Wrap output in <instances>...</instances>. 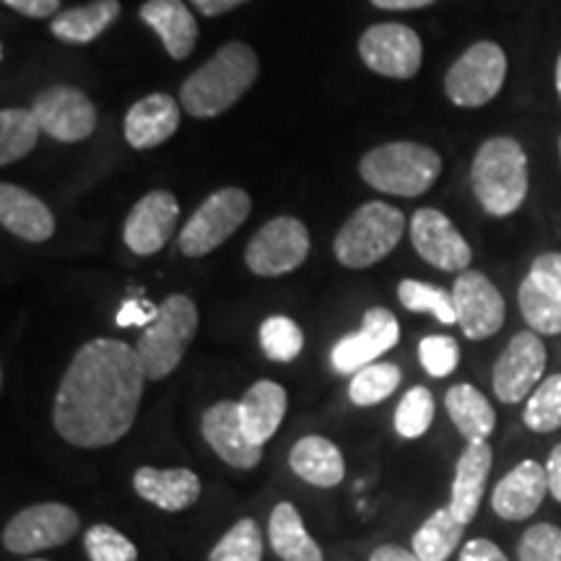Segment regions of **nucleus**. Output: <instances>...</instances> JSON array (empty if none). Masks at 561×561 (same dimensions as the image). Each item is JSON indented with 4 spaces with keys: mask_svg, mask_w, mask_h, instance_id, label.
Segmentation results:
<instances>
[{
    "mask_svg": "<svg viewBox=\"0 0 561 561\" xmlns=\"http://www.w3.org/2000/svg\"><path fill=\"white\" fill-rule=\"evenodd\" d=\"M159 310L146 305V301H125L121 314H117V325L130 328V325H146L149 328L153 320H157Z\"/></svg>",
    "mask_w": 561,
    "mask_h": 561,
    "instance_id": "obj_45",
    "label": "nucleus"
},
{
    "mask_svg": "<svg viewBox=\"0 0 561 561\" xmlns=\"http://www.w3.org/2000/svg\"><path fill=\"white\" fill-rule=\"evenodd\" d=\"M528 278L541 284L546 291L561 299V252H543L530 263Z\"/></svg>",
    "mask_w": 561,
    "mask_h": 561,
    "instance_id": "obj_42",
    "label": "nucleus"
},
{
    "mask_svg": "<svg viewBox=\"0 0 561 561\" xmlns=\"http://www.w3.org/2000/svg\"><path fill=\"white\" fill-rule=\"evenodd\" d=\"M453 301L466 339L483 341L502 331L504 314H507L504 297L481 271L468 268L455 278Z\"/></svg>",
    "mask_w": 561,
    "mask_h": 561,
    "instance_id": "obj_12",
    "label": "nucleus"
},
{
    "mask_svg": "<svg viewBox=\"0 0 561 561\" xmlns=\"http://www.w3.org/2000/svg\"><path fill=\"white\" fill-rule=\"evenodd\" d=\"M462 530L466 523H460L450 507H442L413 533V553L421 561H447L460 546Z\"/></svg>",
    "mask_w": 561,
    "mask_h": 561,
    "instance_id": "obj_30",
    "label": "nucleus"
},
{
    "mask_svg": "<svg viewBox=\"0 0 561 561\" xmlns=\"http://www.w3.org/2000/svg\"><path fill=\"white\" fill-rule=\"evenodd\" d=\"M133 489L140 500L164 512L193 507L201 496V479L191 468H151L144 466L133 473Z\"/></svg>",
    "mask_w": 561,
    "mask_h": 561,
    "instance_id": "obj_20",
    "label": "nucleus"
},
{
    "mask_svg": "<svg viewBox=\"0 0 561 561\" xmlns=\"http://www.w3.org/2000/svg\"><path fill=\"white\" fill-rule=\"evenodd\" d=\"M289 466L301 481L320 489L339 486L343 476H346V462H343L341 450L331 439L320 437V434L301 437L297 445L291 447Z\"/></svg>",
    "mask_w": 561,
    "mask_h": 561,
    "instance_id": "obj_25",
    "label": "nucleus"
},
{
    "mask_svg": "<svg viewBox=\"0 0 561 561\" xmlns=\"http://www.w3.org/2000/svg\"><path fill=\"white\" fill-rule=\"evenodd\" d=\"M146 371L136 348L96 339L76 351L53 405V424L68 445L96 450L121 442L136 424Z\"/></svg>",
    "mask_w": 561,
    "mask_h": 561,
    "instance_id": "obj_1",
    "label": "nucleus"
},
{
    "mask_svg": "<svg viewBox=\"0 0 561 561\" xmlns=\"http://www.w3.org/2000/svg\"><path fill=\"white\" fill-rule=\"evenodd\" d=\"M140 19L159 34L161 45L174 60H185L198 42V21L182 0H146Z\"/></svg>",
    "mask_w": 561,
    "mask_h": 561,
    "instance_id": "obj_24",
    "label": "nucleus"
},
{
    "mask_svg": "<svg viewBox=\"0 0 561 561\" xmlns=\"http://www.w3.org/2000/svg\"><path fill=\"white\" fill-rule=\"evenodd\" d=\"M439 172V153L413 140L377 146L359 161V174L369 187L388 195H401V198H419L432 191Z\"/></svg>",
    "mask_w": 561,
    "mask_h": 561,
    "instance_id": "obj_4",
    "label": "nucleus"
},
{
    "mask_svg": "<svg viewBox=\"0 0 561 561\" xmlns=\"http://www.w3.org/2000/svg\"><path fill=\"white\" fill-rule=\"evenodd\" d=\"M546 494H549L546 466L536 460H523L491 491V507L502 520L517 523L536 515Z\"/></svg>",
    "mask_w": 561,
    "mask_h": 561,
    "instance_id": "obj_19",
    "label": "nucleus"
},
{
    "mask_svg": "<svg viewBox=\"0 0 561 561\" xmlns=\"http://www.w3.org/2000/svg\"><path fill=\"white\" fill-rule=\"evenodd\" d=\"M559 153H561V140H559Z\"/></svg>",
    "mask_w": 561,
    "mask_h": 561,
    "instance_id": "obj_51",
    "label": "nucleus"
},
{
    "mask_svg": "<svg viewBox=\"0 0 561 561\" xmlns=\"http://www.w3.org/2000/svg\"><path fill=\"white\" fill-rule=\"evenodd\" d=\"M523 421L530 432L549 434L561 430V375H551L533 390L523 411Z\"/></svg>",
    "mask_w": 561,
    "mask_h": 561,
    "instance_id": "obj_35",
    "label": "nucleus"
},
{
    "mask_svg": "<svg viewBox=\"0 0 561 561\" xmlns=\"http://www.w3.org/2000/svg\"><path fill=\"white\" fill-rule=\"evenodd\" d=\"M198 333V307L185 294H172L161 301L157 320L140 333L136 354L144 364L146 380H164L180 367L182 356Z\"/></svg>",
    "mask_w": 561,
    "mask_h": 561,
    "instance_id": "obj_5",
    "label": "nucleus"
},
{
    "mask_svg": "<svg viewBox=\"0 0 561 561\" xmlns=\"http://www.w3.org/2000/svg\"><path fill=\"white\" fill-rule=\"evenodd\" d=\"M546 476H549V491L557 502H561V442L553 447L546 462Z\"/></svg>",
    "mask_w": 561,
    "mask_h": 561,
    "instance_id": "obj_46",
    "label": "nucleus"
},
{
    "mask_svg": "<svg viewBox=\"0 0 561 561\" xmlns=\"http://www.w3.org/2000/svg\"><path fill=\"white\" fill-rule=\"evenodd\" d=\"M398 385H401V369L390 362H375L351 377L348 398L351 403L367 409V405H377L382 403L385 398H390Z\"/></svg>",
    "mask_w": 561,
    "mask_h": 561,
    "instance_id": "obj_34",
    "label": "nucleus"
},
{
    "mask_svg": "<svg viewBox=\"0 0 561 561\" xmlns=\"http://www.w3.org/2000/svg\"><path fill=\"white\" fill-rule=\"evenodd\" d=\"M520 561H561V528L553 523H536L517 543Z\"/></svg>",
    "mask_w": 561,
    "mask_h": 561,
    "instance_id": "obj_40",
    "label": "nucleus"
},
{
    "mask_svg": "<svg viewBox=\"0 0 561 561\" xmlns=\"http://www.w3.org/2000/svg\"><path fill=\"white\" fill-rule=\"evenodd\" d=\"M208 561H263V536L252 517H242L224 533L208 553Z\"/></svg>",
    "mask_w": 561,
    "mask_h": 561,
    "instance_id": "obj_36",
    "label": "nucleus"
},
{
    "mask_svg": "<svg viewBox=\"0 0 561 561\" xmlns=\"http://www.w3.org/2000/svg\"><path fill=\"white\" fill-rule=\"evenodd\" d=\"M180 206L170 191L144 195L125 219L123 240L136 255H157L178 227Z\"/></svg>",
    "mask_w": 561,
    "mask_h": 561,
    "instance_id": "obj_17",
    "label": "nucleus"
},
{
    "mask_svg": "<svg viewBox=\"0 0 561 561\" xmlns=\"http://www.w3.org/2000/svg\"><path fill=\"white\" fill-rule=\"evenodd\" d=\"M32 561H45V559H32Z\"/></svg>",
    "mask_w": 561,
    "mask_h": 561,
    "instance_id": "obj_52",
    "label": "nucleus"
},
{
    "mask_svg": "<svg viewBox=\"0 0 561 561\" xmlns=\"http://www.w3.org/2000/svg\"><path fill=\"white\" fill-rule=\"evenodd\" d=\"M557 91H559V100H561V55H559V62H557Z\"/></svg>",
    "mask_w": 561,
    "mask_h": 561,
    "instance_id": "obj_50",
    "label": "nucleus"
},
{
    "mask_svg": "<svg viewBox=\"0 0 561 561\" xmlns=\"http://www.w3.org/2000/svg\"><path fill=\"white\" fill-rule=\"evenodd\" d=\"M491 462H494V455H491L489 442H468L455 466L450 504H447L460 523H473V517L479 515Z\"/></svg>",
    "mask_w": 561,
    "mask_h": 561,
    "instance_id": "obj_21",
    "label": "nucleus"
},
{
    "mask_svg": "<svg viewBox=\"0 0 561 561\" xmlns=\"http://www.w3.org/2000/svg\"><path fill=\"white\" fill-rule=\"evenodd\" d=\"M3 3L30 19H55L60 13V0H3Z\"/></svg>",
    "mask_w": 561,
    "mask_h": 561,
    "instance_id": "obj_44",
    "label": "nucleus"
},
{
    "mask_svg": "<svg viewBox=\"0 0 561 561\" xmlns=\"http://www.w3.org/2000/svg\"><path fill=\"white\" fill-rule=\"evenodd\" d=\"M310 255V231L294 216H276L252 237L244 263L255 276H284L297 271Z\"/></svg>",
    "mask_w": 561,
    "mask_h": 561,
    "instance_id": "obj_10",
    "label": "nucleus"
},
{
    "mask_svg": "<svg viewBox=\"0 0 561 561\" xmlns=\"http://www.w3.org/2000/svg\"><path fill=\"white\" fill-rule=\"evenodd\" d=\"M507 79V55L496 42H476L453 62L445 91L458 107H483L500 94Z\"/></svg>",
    "mask_w": 561,
    "mask_h": 561,
    "instance_id": "obj_8",
    "label": "nucleus"
},
{
    "mask_svg": "<svg viewBox=\"0 0 561 561\" xmlns=\"http://www.w3.org/2000/svg\"><path fill=\"white\" fill-rule=\"evenodd\" d=\"M121 19V0H91L87 5L60 11L50 32L68 45H89Z\"/></svg>",
    "mask_w": 561,
    "mask_h": 561,
    "instance_id": "obj_27",
    "label": "nucleus"
},
{
    "mask_svg": "<svg viewBox=\"0 0 561 561\" xmlns=\"http://www.w3.org/2000/svg\"><path fill=\"white\" fill-rule=\"evenodd\" d=\"M546 369V346L538 333L523 331L512 335L507 348L494 364V392L502 403H520L533 396V390L541 385Z\"/></svg>",
    "mask_w": 561,
    "mask_h": 561,
    "instance_id": "obj_11",
    "label": "nucleus"
},
{
    "mask_svg": "<svg viewBox=\"0 0 561 561\" xmlns=\"http://www.w3.org/2000/svg\"><path fill=\"white\" fill-rule=\"evenodd\" d=\"M261 346L271 362H294L305 346V333L291 318L273 314L261 325Z\"/></svg>",
    "mask_w": 561,
    "mask_h": 561,
    "instance_id": "obj_37",
    "label": "nucleus"
},
{
    "mask_svg": "<svg viewBox=\"0 0 561 561\" xmlns=\"http://www.w3.org/2000/svg\"><path fill=\"white\" fill-rule=\"evenodd\" d=\"M0 224L24 242H47L55 234L53 210L24 187L0 185Z\"/></svg>",
    "mask_w": 561,
    "mask_h": 561,
    "instance_id": "obj_22",
    "label": "nucleus"
},
{
    "mask_svg": "<svg viewBox=\"0 0 561 561\" xmlns=\"http://www.w3.org/2000/svg\"><path fill=\"white\" fill-rule=\"evenodd\" d=\"M37 115L42 133L62 144H76V140L89 138L96 128V110L81 89L76 87H50L32 104Z\"/></svg>",
    "mask_w": 561,
    "mask_h": 561,
    "instance_id": "obj_15",
    "label": "nucleus"
},
{
    "mask_svg": "<svg viewBox=\"0 0 561 561\" xmlns=\"http://www.w3.org/2000/svg\"><path fill=\"white\" fill-rule=\"evenodd\" d=\"M201 430L210 450L219 455L227 466L237 468V471H250V468H255L263 460V447L252 445L242 430L240 403H214L203 413Z\"/></svg>",
    "mask_w": 561,
    "mask_h": 561,
    "instance_id": "obj_18",
    "label": "nucleus"
},
{
    "mask_svg": "<svg viewBox=\"0 0 561 561\" xmlns=\"http://www.w3.org/2000/svg\"><path fill=\"white\" fill-rule=\"evenodd\" d=\"M421 367L430 371L432 377H447L458 369L460 364V346L453 335H426L419 343Z\"/></svg>",
    "mask_w": 561,
    "mask_h": 561,
    "instance_id": "obj_41",
    "label": "nucleus"
},
{
    "mask_svg": "<svg viewBox=\"0 0 561 561\" xmlns=\"http://www.w3.org/2000/svg\"><path fill=\"white\" fill-rule=\"evenodd\" d=\"M286 416V390L278 382L261 380L240 401L242 430L252 445L263 447Z\"/></svg>",
    "mask_w": 561,
    "mask_h": 561,
    "instance_id": "obj_26",
    "label": "nucleus"
},
{
    "mask_svg": "<svg viewBox=\"0 0 561 561\" xmlns=\"http://www.w3.org/2000/svg\"><path fill=\"white\" fill-rule=\"evenodd\" d=\"M83 546H87L89 561H138L136 543L112 525H91Z\"/></svg>",
    "mask_w": 561,
    "mask_h": 561,
    "instance_id": "obj_39",
    "label": "nucleus"
},
{
    "mask_svg": "<svg viewBox=\"0 0 561 561\" xmlns=\"http://www.w3.org/2000/svg\"><path fill=\"white\" fill-rule=\"evenodd\" d=\"M250 208V195L240 187H221V191L210 193L180 231L178 242L182 255L203 257L221 248L248 221Z\"/></svg>",
    "mask_w": 561,
    "mask_h": 561,
    "instance_id": "obj_7",
    "label": "nucleus"
},
{
    "mask_svg": "<svg viewBox=\"0 0 561 561\" xmlns=\"http://www.w3.org/2000/svg\"><path fill=\"white\" fill-rule=\"evenodd\" d=\"M359 55L375 73L413 79L421 68V39L411 26L377 24L362 34Z\"/></svg>",
    "mask_w": 561,
    "mask_h": 561,
    "instance_id": "obj_14",
    "label": "nucleus"
},
{
    "mask_svg": "<svg viewBox=\"0 0 561 561\" xmlns=\"http://www.w3.org/2000/svg\"><path fill=\"white\" fill-rule=\"evenodd\" d=\"M369 561H421L416 553L403 549V546H392V543H385L380 549L371 551Z\"/></svg>",
    "mask_w": 561,
    "mask_h": 561,
    "instance_id": "obj_47",
    "label": "nucleus"
},
{
    "mask_svg": "<svg viewBox=\"0 0 561 561\" xmlns=\"http://www.w3.org/2000/svg\"><path fill=\"white\" fill-rule=\"evenodd\" d=\"M398 299H401V305L405 307V310L430 312L442 322V325H458L453 291L439 289V286H432V284H424V280L405 278L398 284Z\"/></svg>",
    "mask_w": 561,
    "mask_h": 561,
    "instance_id": "obj_33",
    "label": "nucleus"
},
{
    "mask_svg": "<svg viewBox=\"0 0 561 561\" xmlns=\"http://www.w3.org/2000/svg\"><path fill=\"white\" fill-rule=\"evenodd\" d=\"M377 9L385 11H413V9H426L434 0H371Z\"/></svg>",
    "mask_w": 561,
    "mask_h": 561,
    "instance_id": "obj_49",
    "label": "nucleus"
},
{
    "mask_svg": "<svg viewBox=\"0 0 561 561\" xmlns=\"http://www.w3.org/2000/svg\"><path fill=\"white\" fill-rule=\"evenodd\" d=\"M180 128V107L170 94H149L125 115V140L133 149H153Z\"/></svg>",
    "mask_w": 561,
    "mask_h": 561,
    "instance_id": "obj_23",
    "label": "nucleus"
},
{
    "mask_svg": "<svg viewBox=\"0 0 561 561\" xmlns=\"http://www.w3.org/2000/svg\"><path fill=\"white\" fill-rule=\"evenodd\" d=\"M460 561H510L507 553H504L500 546L489 538H473L462 546Z\"/></svg>",
    "mask_w": 561,
    "mask_h": 561,
    "instance_id": "obj_43",
    "label": "nucleus"
},
{
    "mask_svg": "<svg viewBox=\"0 0 561 561\" xmlns=\"http://www.w3.org/2000/svg\"><path fill=\"white\" fill-rule=\"evenodd\" d=\"M411 242L426 263L447 273H462L473 261L471 244L437 208H419L411 216Z\"/></svg>",
    "mask_w": 561,
    "mask_h": 561,
    "instance_id": "obj_13",
    "label": "nucleus"
},
{
    "mask_svg": "<svg viewBox=\"0 0 561 561\" xmlns=\"http://www.w3.org/2000/svg\"><path fill=\"white\" fill-rule=\"evenodd\" d=\"M434 421V398L430 388H411L403 396V401L398 403L396 409V432L401 434L403 439H416Z\"/></svg>",
    "mask_w": 561,
    "mask_h": 561,
    "instance_id": "obj_38",
    "label": "nucleus"
},
{
    "mask_svg": "<svg viewBox=\"0 0 561 561\" xmlns=\"http://www.w3.org/2000/svg\"><path fill=\"white\" fill-rule=\"evenodd\" d=\"M42 125L32 110L0 112V164L9 167L24 159L37 146Z\"/></svg>",
    "mask_w": 561,
    "mask_h": 561,
    "instance_id": "obj_31",
    "label": "nucleus"
},
{
    "mask_svg": "<svg viewBox=\"0 0 561 561\" xmlns=\"http://www.w3.org/2000/svg\"><path fill=\"white\" fill-rule=\"evenodd\" d=\"M471 185L489 216L502 219L515 214L528 195V157L523 146L510 136L481 144L471 167Z\"/></svg>",
    "mask_w": 561,
    "mask_h": 561,
    "instance_id": "obj_3",
    "label": "nucleus"
},
{
    "mask_svg": "<svg viewBox=\"0 0 561 561\" xmlns=\"http://www.w3.org/2000/svg\"><path fill=\"white\" fill-rule=\"evenodd\" d=\"M405 231V216L396 206L371 201L354 210L335 234L333 252L346 268H369L396 250Z\"/></svg>",
    "mask_w": 561,
    "mask_h": 561,
    "instance_id": "obj_6",
    "label": "nucleus"
},
{
    "mask_svg": "<svg viewBox=\"0 0 561 561\" xmlns=\"http://www.w3.org/2000/svg\"><path fill=\"white\" fill-rule=\"evenodd\" d=\"M517 301H520V312L533 333H561V299L553 297L551 291H546L541 284H536L533 278H525L520 284V291H517Z\"/></svg>",
    "mask_w": 561,
    "mask_h": 561,
    "instance_id": "obj_32",
    "label": "nucleus"
},
{
    "mask_svg": "<svg viewBox=\"0 0 561 561\" xmlns=\"http://www.w3.org/2000/svg\"><path fill=\"white\" fill-rule=\"evenodd\" d=\"M257 79V55L244 42H229L210 58L206 66L182 83L180 102L193 117L221 115Z\"/></svg>",
    "mask_w": 561,
    "mask_h": 561,
    "instance_id": "obj_2",
    "label": "nucleus"
},
{
    "mask_svg": "<svg viewBox=\"0 0 561 561\" xmlns=\"http://www.w3.org/2000/svg\"><path fill=\"white\" fill-rule=\"evenodd\" d=\"M191 3L203 16H221V13L237 9V5L248 3V0H191Z\"/></svg>",
    "mask_w": 561,
    "mask_h": 561,
    "instance_id": "obj_48",
    "label": "nucleus"
},
{
    "mask_svg": "<svg viewBox=\"0 0 561 561\" xmlns=\"http://www.w3.org/2000/svg\"><path fill=\"white\" fill-rule=\"evenodd\" d=\"M447 413L466 442H486L496 426V413L486 396L473 385H453L445 396Z\"/></svg>",
    "mask_w": 561,
    "mask_h": 561,
    "instance_id": "obj_29",
    "label": "nucleus"
},
{
    "mask_svg": "<svg viewBox=\"0 0 561 561\" xmlns=\"http://www.w3.org/2000/svg\"><path fill=\"white\" fill-rule=\"evenodd\" d=\"M268 538L273 551L284 561H322V549L307 533L299 510L291 502H278L271 512Z\"/></svg>",
    "mask_w": 561,
    "mask_h": 561,
    "instance_id": "obj_28",
    "label": "nucleus"
},
{
    "mask_svg": "<svg viewBox=\"0 0 561 561\" xmlns=\"http://www.w3.org/2000/svg\"><path fill=\"white\" fill-rule=\"evenodd\" d=\"M79 512L60 502H39L16 512L3 525V549L11 553H30L58 549L79 533Z\"/></svg>",
    "mask_w": 561,
    "mask_h": 561,
    "instance_id": "obj_9",
    "label": "nucleus"
},
{
    "mask_svg": "<svg viewBox=\"0 0 561 561\" xmlns=\"http://www.w3.org/2000/svg\"><path fill=\"white\" fill-rule=\"evenodd\" d=\"M401 339V325H398L396 314L385 307H371L364 312L362 328L356 333L346 335L335 343L331 351V364L339 375H351L359 371L369 364H375L385 351L396 346Z\"/></svg>",
    "mask_w": 561,
    "mask_h": 561,
    "instance_id": "obj_16",
    "label": "nucleus"
}]
</instances>
